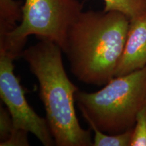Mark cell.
Instances as JSON below:
<instances>
[{
  "mask_svg": "<svg viewBox=\"0 0 146 146\" xmlns=\"http://www.w3.org/2000/svg\"><path fill=\"white\" fill-rule=\"evenodd\" d=\"M146 66V12L130 20L125 47L115 76L130 74Z\"/></svg>",
  "mask_w": 146,
  "mask_h": 146,
  "instance_id": "8992f818",
  "label": "cell"
},
{
  "mask_svg": "<svg viewBox=\"0 0 146 146\" xmlns=\"http://www.w3.org/2000/svg\"><path fill=\"white\" fill-rule=\"evenodd\" d=\"M104 11H118L129 19L146 12V0H103Z\"/></svg>",
  "mask_w": 146,
  "mask_h": 146,
  "instance_id": "9c48e42d",
  "label": "cell"
},
{
  "mask_svg": "<svg viewBox=\"0 0 146 146\" xmlns=\"http://www.w3.org/2000/svg\"><path fill=\"white\" fill-rule=\"evenodd\" d=\"M14 129L12 116L8 110L0 106V143L5 142L10 137Z\"/></svg>",
  "mask_w": 146,
  "mask_h": 146,
  "instance_id": "8fae6325",
  "label": "cell"
},
{
  "mask_svg": "<svg viewBox=\"0 0 146 146\" xmlns=\"http://www.w3.org/2000/svg\"><path fill=\"white\" fill-rule=\"evenodd\" d=\"M130 145L146 146V101L136 116Z\"/></svg>",
  "mask_w": 146,
  "mask_h": 146,
  "instance_id": "30bf717a",
  "label": "cell"
},
{
  "mask_svg": "<svg viewBox=\"0 0 146 146\" xmlns=\"http://www.w3.org/2000/svg\"><path fill=\"white\" fill-rule=\"evenodd\" d=\"M14 60L0 54V97L12 116L14 129L32 133L45 146L54 145L47 120L35 112L25 98L19 78L14 74Z\"/></svg>",
  "mask_w": 146,
  "mask_h": 146,
  "instance_id": "5b68a950",
  "label": "cell"
},
{
  "mask_svg": "<svg viewBox=\"0 0 146 146\" xmlns=\"http://www.w3.org/2000/svg\"><path fill=\"white\" fill-rule=\"evenodd\" d=\"M94 132L93 146H129L131 145L133 129L117 135H108L102 132L90 120H86Z\"/></svg>",
  "mask_w": 146,
  "mask_h": 146,
  "instance_id": "ba28073f",
  "label": "cell"
},
{
  "mask_svg": "<svg viewBox=\"0 0 146 146\" xmlns=\"http://www.w3.org/2000/svg\"><path fill=\"white\" fill-rule=\"evenodd\" d=\"M82 12L78 0H25L21 23L0 39V54L21 57L30 35L54 42L63 52L69 29Z\"/></svg>",
  "mask_w": 146,
  "mask_h": 146,
  "instance_id": "277c9868",
  "label": "cell"
},
{
  "mask_svg": "<svg viewBox=\"0 0 146 146\" xmlns=\"http://www.w3.org/2000/svg\"><path fill=\"white\" fill-rule=\"evenodd\" d=\"M22 16V1L0 0V39L18 26Z\"/></svg>",
  "mask_w": 146,
  "mask_h": 146,
  "instance_id": "52a82bcc",
  "label": "cell"
},
{
  "mask_svg": "<svg viewBox=\"0 0 146 146\" xmlns=\"http://www.w3.org/2000/svg\"><path fill=\"white\" fill-rule=\"evenodd\" d=\"M82 116L106 134L133 129L136 116L146 101V66L126 75L115 76L100 90L75 94Z\"/></svg>",
  "mask_w": 146,
  "mask_h": 146,
  "instance_id": "3957f363",
  "label": "cell"
},
{
  "mask_svg": "<svg viewBox=\"0 0 146 146\" xmlns=\"http://www.w3.org/2000/svg\"><path fill=\"white\" fill-rule=\"evenodd\" d=\"M28 132L23 129H13L10 137L7 141L0 143L1 146H29L27 134Z\"/></svg>",
  "mask_w": 146,
  "mask_h": 146,
  "instance_id": "7c38bea8",
  "label": "cell"
},
{
  "mask_svg": "<svg viewBox=\"0 0 146 146\" xmlns=\"http://www.w3.org/2000/svg\"><path fill=\"white\" fill-rule=\"evenodd\" d=\"M129 23L118 11L81 12L69 29L63 50L78 81L102 86L114 77Z\"/></svg>",
  "mask_w": 146,
  "mask_h": 146,
  "instance_id": "6da1fadb",
  "label": "cell"
},
{
  "mask_svg": "<svg viewBox=\"0 0 146 146\" xmlns=\"http://www.w3.org/2000/svg\"><path fill=\"white\" fill-rule=\"evenodd\" d=\"M62 52L54 42L40 39L24 50L21 57L39 82V96L55 144L93 146L91 131L83 129L76 116L74 102L78 89L67 76Z\"/></svg>",
  "mask_w": 146,
  "mask_h": 146,
  "instance_id": "7a4b0ae2",
  "label": "cell"
}]
</instances>
